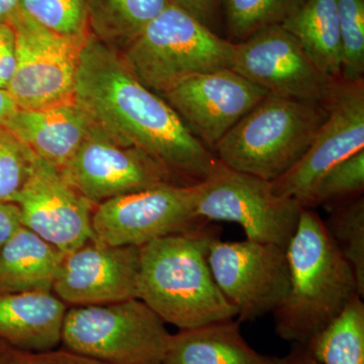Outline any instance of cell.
<instances>
[{"label": "cell", "mask_w": 364, "mask_h": 364, "mask_svg": "<svg viewBox=\"0 0 364 364\" xmlns=\"http://www.w3.org/2000/svg\"><path fill=\"white\" fill-rule=\"evenodd\" d=\"M363 189L364 149L327 172L304 203V208L328 205L336 208L363 196Z\"/></svg>", "instance_id": "27"}, {"label": "cell", "mask_w": 364, "mask_h": 364, "mask_svg": "<svg viewBox=\"0 0 364 364\" xmlns=\"http://www.w3.org/2000/svg\"><path fill=\"white\" fill-rule=\"evenodd\" d=\"M342 46V79H363L364 0H336Z\"/></svg>", "instance_id": "28"}, {"label": "cell", "mask_w": 364, "mask_h": 364, "mask_svg": "<svg viewBox=\"0 0 364 364\" xmlns=\"http://www.w3.org/2000/svg\"><path fill=\"white\" fill-rule=\"evenodd\" d=\"M171 334L140 299L67 310L61 344L105 364H162Z\"/></svg>", "instance_id": "6"}, {"label": "cell", "mask_w": 364, "mask_h": 364, "mask_svg": "<svg viewBox=\"0 0 364 364\" xmlns=\"http://www.w3.org/2000/svg\"><path fill=\"white\" fill-rule=\"evenodd\" d=\"M140 247L91 240L66 254L53 291L67 306L139 299Z\"/></svg>", "instance_id": "16"}, {"label": "cell", "mask_w": 364, "mask_h": 364, "mask_svg": "<svg viewBox=\"0 0 364 364\" xmlns=\"http://www.w3.org/2000/svg\"><path fill=\"white\" fill-rule=\"evenodd\" d=\"M329 102L268 93L218 142L215 156L229 168L275 181L309 149Z\"/></svg>", "instance_id": "4"}, {"label": "cell", "mask_w": 364, "mask_h": 364, "mask_svg": "<svg viewBox=\"0 0 364 364\" xmlns=\"http://www.w3.org/2000/svg\"><path fill=\"white\" fill-rule=\"evenodd\" d=\"M170 4L195 16L196 20L214 32L221 18L220 0H170Z\"/></svg>", "instance_id": "32"}, {"label": "cell", "mask_w": 364, "mask_h": 364, "mask_svg": "<svg viewBox=\"0 0 364 364\" xmlns=\"http://www.w3.org/2000/svg\"><path fill=\"white\" fill-rule=\"evenodd\" d=\"M86 4L90 33L123 52L170 0H86Z\"/></svg>", "instance_id": "22"}, {"label": "cell", "mask_w": 364, "mask_h": 364, "mask_svg": "<svg viewBox=\"0 0 364 364\" xmlns=\"http://www.w3.org/2000/svg\"><path fill=\"white\" fill-rule=\"evenodd\" d=\"M208 264L220 291L236 309L239 322L274 312L289 291L287 248L251 241L210 242Z\"/></svg>", "instance_id": "9"}, {"label": "cell", "mask_w": 364, "mask_h": 364, "mask_svg": "<svg viewBox=\"0 0 364 364\" xmlns=\"http://www.w3.org/2000/svg\"><path fill=\"white\" fill-rule=\"evenodd\" d=\"M16 65V33L11 23H0V88L6 90Z\"/></svg>", "instance_id": "31"}, {"label": "cell", "mask_w": 364, "mask_h": 364, "mask_svg": "<svg viewBox=\"0 0 364 364\" xmlns=\"http://www.w3.org/2000/svg\"><path fill=\"white\" fill-rule=\"evenodd\" d=\"M234 52L235 43L170 4L121 54L135 77L162 95L191 76L232 68Z\"/></svg>", "instance_id": "5"}, {"label": "cell", "mask_w": 364, "mask_h": 364, "mask_svg": "<svg viewBox=\"0 0 364 364\" xmlns=\"http://www.w3.org/2000/svg\"><path fill=\"white\" fill-rule=\"evenodd\" d=\"M363 149L364 81L341 79L310 147L284 176L272 181L273 191L294 198L304 208L327 172Z\"/></svg>", "instance_id": "13"}, {"label": "cell", "mask_w": 364, "mask_h": 364, "mask_svg": "<svg viewBox=\"0 0 364 364\" xmlns=\"http://www.w3.org/2000/svg\"><path fill=\"white\" fill-rule=\"evenodd\" d=\"M195 214L203 221L236 223L246 239L287 248L303 205L277 195L272 181L229 168L221 161L207 178L193 184Z\"/></svg>", "instance_id": "7"}, {"label": "cell", "mask_w": 364, "mask_h": 364, "mask_svg": "<svg viewBox=\"0 0 364 364\" xmlns=\"http://www.w3.org/2000/svg\"><path fill=\"white\" fill-rule=\"evenodd\" d=\"M326 73L342 79V46L336 0H304L280 25Z\"/></svg>", "instance_id": "21"}, {"label": "cell", "mask_w": 364, "mask_h": 364, "mask_svg": "<svg viewBox=\"0 0 364 364\" xmlns=\"http://www.w3.org/2000/svg\"><path fill=\"white\" fill-rule=\"evenodd\" d=\"M16 39V65L6 90L20 109L73 102L86 38L58 35L16 11L9 21Z\"/></svg>", "instance_id": "8"}, {"label": "cell", "mask_w": 364, "mask_h": 364, "mask_svg": "<svg viewBox=\"0 0 364 364\" xmlns=\"http://www.w3.org/2000/svg\"><path fill=\"white\" fill-rule=\"evenodd\" d=\"M304 0H220V16L233 43L268 26H280Z\"/></svg>", "instance_id": "24"}, {"label": "cell", "mask_w": 364, "mask_h": 364, "mask_svg": "<svg viewBox=\"0 0 364 364\" xmlns=\"http://www.w3.org/2000/svg\"><path fill=\"white\" fill-rule=\"evenodd\" d=\"M232 68L196 74L162 97L208 149L268 95Z\"/></svg>", "instance_id": "14"}, {"label": "cell", "mask_w": 364, "mask_h": 364, "mask_svg": "<svg viewBox=\"0 0 364 364\" xmlns=\"http://www.w3.org/2000/svg\"><path fill=\"white\" fill-rule=\"evenodd\" d=\"M207 223L195 214L193 186L176 183L105 200L95 207L91 219L95 240L136 247Z\"/></svg>", "instance_id": "10"}, {"label": "cell", "mask_w": 364, "mask_h": 364, "mask_svg": "<svg viewBox=\"0 0 364 364\" xmlns=\"http://www.w3.org/2000/svg\"><path fill=\"white\" fill-rule=\"evenodd\" d=\"M18 109V105L14 102L9 91L0 88V124L9 121Z\"/></svg>", "instance_id": "35"}, {"label": "cell", "mask_w": 364, "mask_h": 364, "mask_svg": "<svg viewBox=\"0 0 364 364\" xmlns=\"http://www.w3.org/2000/svg\"><path fill=\"white\" fill-rule=\"evenodd\" d=\"M0 364H105L66 349L32 351L0 339Z\"/></svg>", "instance_id": "30"}, {"label": "cell", "mask_w": 364, "mask_h": 364, "mask_svg": "<svg viewBox=\"0 0 364 364\" xmlns=\"http://www.w3.org/2000/svg\"><path fill=\"white\" fill-rule=\"evenodd\" d=\"M74 100L114 142L154 158L181 186L203 181L220 162L171 105L135 77L121 52L91 33L81 51Z\"/></svg>", "instance_id": "1"}, {"label": "cell", "mask_w": 364, "mask_h": 364, "mask_svg": "<svg viewBox=\"0 0 364 364\" xmlns=\"http://www.w3.org/2000/svg\"><path fill=\"white\" fill-rule=\"evenodd\" d=\"M287 255L289 291L273 312L275 333L284 341L310 345L358 294V282L312 208L301 210Z\"/></svg>", "instance_id": "2"}, {"label": "cell", "mask_w": 364, "mask_h": 364, "mask_svg": "<svg viewBox=\"0 0 364 364\" xmlns=\"http://www.w3.org/2000/svg\"><path fill=\"white\" fill-rule=\"evenodd\" d=\"M32 150L0 124V200L14 202L36 161Z\"/></svg>", "instance_id": "29"}, {"label": "cell", "mask_w": 364, "mask_h": 364, "mask_svg": "<svg viewBox=\"0 0 364 364\" xmlns=\"http://www.w3.org/2000/svg\"><path fill=\"white\" fill-rule=\"evenodd\" d=\"M326 230L340 252L350 264L364 296V200L363 196L333 208L324 221Z\"/></svg>", "instance_id": "25"}, {"label": "cell", "mask_w": 364, "mask_h": 364, "mask_svg": "<svg viewBox=\"0 0 364 364\" xmlns=\"http://www.w3.org/2000/svg\"><path fill=\"white\" fill-rule=\"evenodd\" d=\"M21 226L23 225L18 205L0 200V251Z\"/></svg>", "instance_id": "33"}, {"label": "cell", "mask_w": 364, "mask_h": 364, "mask_svg": "<svg viewBox=\"0 0 364 364\" xmlns=\"http://www.w3.org/2000/svg\"><path fill=\"white\" fill-rule=\"evenodd\" d=\"M208 224L140 247L139 299L179 330L237 317L210 272L208 248L218 234Z\"/></svg>", "instance_id": "3"}, {"label": "cell", "mask_w": 364, "mask_h": 364, "mask_svg": "<svg viewBox=\"0 0 364 364\" xmlns=\"http://www.w3.org/2000/svg\"><path fill=\"white\" fill-rule=\"evenodd\" d=\"M355 294L343 312L308 345L322 364H364V303Z\"/></svg>", "instance_id": "23"}, {"label": "cell", "mask_w": 364, "mask_h": 364, "mask_svg": "<svg viewBox=\"0 0 364 364\" xmlns=\"http://www.w3.org/2000/svg\"><path fill=\"white\" fill-rule=\"evenodd\" d=\"M75 102L43 109H20L2 126L28 146L36 156L61 170L93 127Z\"/></svg>", "instance_id": "17"}, {"label": "cell", "mask_w": 364, "mask_h": 364, "mask_svg": "<svg viewBox=\"0 0 364 364\" xmlns=\"http://www.w3.org/2000/svg\"><path fill=\"white\" fill-rule=\"evenodd\" d=\"M234 318L171 334L162 364H273L249 345Z\"/></svg>", "instance_id": "19"}, {"label": "cell", "mask_w": 364, "mask_h": 364, "mask_svg": "<svg viewBox=\"0 0 364 364\" xmlns=\"http://www.w3.org/2000/svg\"><path fill=\"white\" fill-rule=\"evenodd\" d=\"M67 310L53 293L0 294V339L26 350L56 349Z\"/></svg>", "instance_id": "18"}, {"label": "cell", "mask_w": 364, "mask_h": 364, "mask_svg": "<svg viewBox=\"0 0 364 364\" xmlns=\"http://www.w3.org/2000/svg\"><path fill=\"white\" fill-rule=\"evenodd\" d=\"M65 255L21 226L0 251V294L53 293Z\"/></svg>", "instance_id": "20"}, {"label": "cell", "mask_w": 364, "mask_h": 364, "mask_svg": "<svg viewBox=\"0 0 364 364\" xmlns=\"http://www.w3.org/2000/svg\"><path fill=\"white\" fill-rule=\"evenodd\" d=\"M20 0H0V23H9L18 11Z\"/></svg>", "instance_id": "36"}, {"label": "cell", "mask_w": 364, "mask_h": 364, "mask_svg": "<svg viewBox=\"0 0 364 364\" xmlns=\"http://www.w3.org/2000/svg\"><path fill=\"white\" fill-rule=\"evenodd\" d=\"M273 364H322L308 345L293 343L286 355L273 358Z\"/></svg>", "instance_id": "34"}, {"label": "cell", "mask_w": 364, "mask_h": 364, "mask_svg": "<svg viewBox=\"0 0 364 364\" xmlns=\"http://www.w3.org/2000/svg\"><path fill=\"white\" fill-rule=\"evenodd\" d=\"M232 69L273 95L325 104L341 80L323 71L282 26L235 43Z\"/></svg>", "instance_id": "11"}, {"label": "cell", "mask_w": 364, "mask_h": 364, "mask_svg": "<svg viewBox=\"0 0 364 364\" xmlns=\"http://www.w3.org/2000/svg\"><path fill=\"white\" fill-rule=\"evenodd\" d=\"M60 171L95 207L117 196L178 184L154 158L119 145L95 124Z\"/></svg>", "instance_id": "12"}, {"label": "cell", "mask_w": 364, "mask_h": 364, "mask_svg": "<svg viewBox=\"0 0 364 364\" xmlns=\"http://www.w3.org/2000/svg\"><path fill=\"white\" fill-rule=\"evenodd\" d=\"M13 203L20 208L21 225L63 253L95 240L91 224L95 205L39 157Z\"/></svg>", "instance_id": "15"}, {"label": "cell", "mask_w": 364, "mask_h": 364, "mask_svg": "<svg viewBox=\"0 0 364 364\" xmlns=\"http://www.w3.org/2000/svg\"><path fill=\"white\" fill-rule=\"evenodd\" d=\"M18 11L58 35L85 38L90 33L86 0H20Z\"/></svg>", "instance_id": "26"}]
</instances>
